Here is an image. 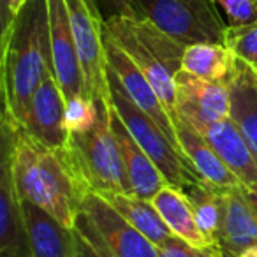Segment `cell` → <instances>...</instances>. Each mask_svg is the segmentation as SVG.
<instances>
[{
  "label": "cell",
  "instance_id": "6da1fadb",
  "mask_svg": "<svg viewBox=\"0 0 257 257\" xmlns=\"http://www.w3.org/2000/svg\"><path fill=\"white\" fill-rule=\"evenodd\" d=\"M2 140L9 145L13 176L22 201L37 204L64 225L74 227L90 189L69 148L46 147L8 118H2Z\"/></svg>",
  "mask_w": 257,
  "mask_h": 257
},
{
  "label": "cell",
  "instance_id": "7a4b0ae2",
  "mask_svg": "<svg viewBox=\"0 0 257 257\" xmlns=\"http://www.w3.org/2000/svg\"><path fill=\"white\" fill-rule=\"evenodd\" d=\"M0 44L2 118L20 125L36 90L53 72L48 0H27L11 27L2 32Z\"/></svg>",
  "mask_w": 257,
  "mask_h": 257
},
{
  "label": "cell",
  "instance_id": "3957f363",
  "mask_svg": "<svg viewBox=\"0 0 257 257\" xmlns=\"http://www.w3.org/2000/svg\"><path fill=\"white\" fill-rule=\"evenodd\" d=\"M104 34L133 58L152 83L173 121H176L175 78L182 71L185 44L169 37L145 18H109L104 22Z\"/></svg>",
  "mask_w": 257,
  "mask_h": 257
},
{
  "label": "cell",
  "instance_id": "277c9868",
  "mask_svg": "<svg viewBox=\"0 0 257 257\" xmlns=\"http://www.w3.org/2000/svg\"><path fill=\"white\" fill-rule=\"evenodd\" d=\"M67 148L90 192L102 197L131 194L118 141L111 131L109 102H99V118L90 131L69 134Z\"/></svg>",
  "mask_w": 257,
  "mask_h": 257
},
{
  "label": "cell",
  "instance_id": "5b68a950",
  "mask_svg": "<svg viewBox=\"0 0 257 257\" xmlns=\"http://www.w3.org/2000/svg\"><path fill=\"white\" fill-rule=\"evenodd\" d=\"M107 76H109V106L116 111L138 145L157 164L168 183L185 189L187 185L196 182L199 176L190 168L180 148L162 131L161 125L131 100L121 83L109 69Z\"/></svg>",
  "mask_w": 257,
  "mask_h": 257
},
{
  "label": "cell",
  "instance_id": "8992f818",
  "mask_svg": "<svg viewBox=\"0 0 257 257\" xmlns=\"http://www.w3.org/2000/svg\"><path fill=\"white\" fill-rule=\"evenodd\" d=\"M138 15L178 43L224 44L227 23L211 0H136Z\"/></svg>",
  "mask_w": 257,
  "mask_h": 257
},
{
  "label": "cell",
  "instance_id": "52a82bcc",
  "mask_svg": "<svg viewBox=\"0 0 257 257\" xmlns=\"http://www.w3.org/2000/svg\"><path fill=\"white\" fill-rule=\"evenodd\" d=\"M74 227L109 257H159V246L97 192L85 196Z\"/></svg>",
  "mask_w": 257,
  "mask_h": 257
},
{
  "label": "cell",
  "instance_id": "ba28073f",
  "mask_svg": "<svg viewBox=\"0 0 257 257\" xmlns=\"http://www.w3.org/2000/svg\"><path fill=\"white\" fill-rule=\"evenodd\" d=\"M76 50L85 76L86 92L95 100L109 102L104 18L95 0H65Z\"/></svg>",
  "mask_w": 257,
  "mask_h": 257
},
{
  "label": "cell",
  "instance_id": "9c48e42d",
  "mask_svg": "<svg viewBox=\"0 0 257 257\" xmlns=\"http://www.w3.org/2000/svg\"><path fill=\"white\" fill-rule=\"evenodd\" d=\"M175 88L176 116L197 133L231 118V88L227 83L210 81L182 69L175 78Z\"/></svg>",
  "mask_w": 257,
  "mask_h": 257
},
{
  "label": "cell",
  "instance_id": "30bf717a",
  "mask_svg": "<svg viewBox=\"0 0 257 257\" xmlns=\"http://www.w3.org/2000/svg\"><path fill=\"white\" fill-rule=\"evenodd\" d=\"M48 16L53 76L60 85L65 100L78 95H88L65 0H48Z\"/></svg>",
  "mask_w": 257,
  "mask_h": 257
},
{
  "label": "cell",
  "instance_id": "8fae6325",
  "mask_svg": "<svg viewBox=\"0 0 257 257\" xmlns=\"http://www.w3.org/2000/svg\"><path fill=\"white\" fill-rule=\"evenodd\" d=\"M0 257H34L23 203L13 176L9 145L2 140L0 162Z\"/></svg>",
  "mask_w": 257,
  "mask_h": 257
},
{
  "label": "cell",
  "instance_id": "7c38bea8",
  "mask_svg": "<svg viewBox=\"0 0 257 257\" xmlns=\"http://www.w3.org/2000/svg\"><path fill=\"white\" fill-rule=\"evenodd\" d=\"M20 125L46 147H67L69 133L65 127V97L53 72H50L36 90L25 118Z\"/></svg>",
  "mask_w": 257,
  "mask_h": 257
},
{
  "label": "cell",
  "instance_id": "4fadbf2b",
  "mask_svg": "<svg viewBox=\"0 0 257 257\" xmlns=\"http://www.w3.org/2000/svg\"><path fill=\"white\" fill-rule=\"evenodd\" d=\"M104 39H106L107 69L118 78V81L121 83V86H123V90L127 92V95L131 97V100H133L138 107H141L145 113L150 114V116L161 125L162 131L168 134L169 140L178 147L175 121H173L171 114H169L168 109L164 107L162 100L159 99L157 92L154 90L152 83L148 81L147 76L141 72V69L134 64L133 58L128 57L120 46H116L113 41L107 39L106 34H104Z\"/></svg>",
  "mask_w": 257,
  "mask_h": 257
},
{
  "label": "cell",
  "instance_id": "5bb4252c",
  "mask_svg": "<svg viewBox=\"0 0 257 257\" xmlns=\"http://www.w3.org/2000/svg\"><path fill=\"white\" fill-rule=\"evenodd\" d=\"M111 113V131L118 141V148L121 154V162H123L127 182L131 187V194L141 197V199L152 201L155 194L168 185V180L161 173L150 155L138 145L134 136L128 133V128L121 121V118L116 114V111L109 106Z\"/></svg>",
  "mask_w": 257,
  "mask_h": 257
},
{
  "label": "cell",
  "instance_id": "9a60e30c",
  "mask_svg": "<svg viewBox=\"0 0 257 257\" xmlns=\"http://www.w3.org/2000/svg\"><path fill=\"white\" fill-rule=\"evenodd\" d=\"M175 127L180 150L199 178L225 190L241 189L243 183L239 182V178L218 157L217 152L208 145L203 134H199L189 123H185L182 118H176Z\"/></svg>",
  "mask_w": 257,
  "mask_h": 257
},
{
  "label": "cell",
  "instance_id": "2e32d148",
  "mask_svg": "<svg viewBox=\"0 0 257 257\" xmlns=\"http://www.w3.org/2000/svg\"><path fill=\"white\" fill-rule=\"evenodd\" d=\"M253 243H257V213L243 187L224 190V213L218 234L222 257H238Z\"/></svg>",
  "mask_w": 257,
  "mask_h": 257
},
{
  "label": "cell",
  "instance_id": "e0dca14e",
  "mask_svg": "<svg viewBox=\"0 0 257 257\" xmlns=\"http://www.w3.org/2000/svg\"><path fill=\"white\" fill-rule=\"evenodd\" d=\"M34 257H74L76 232L30 201H22Z\"/></svg>",
  "mask_w": 257,
  "mask_h": 257
},
{
  "label": "cell",
  "instance_id": "ac0fdd59",
  "mask_svg": "<svg viewBox=\"0 0 257 257\" xmlns=\"http://www.w3.org/2000/svg\"><path fill=\"white\" fill-rule=\"evenodd\" d=\"M199 134L238 176L243 187L257 185V161L231 118L201 128Z\"/></svg>",
  "mask_w": 257,
  "mask_h": 257
},
{
  "label": "cell",
  "instance_id": "d6986e66",
  "mask_svg": "<svg viewBox=\"0 0 257 257\" xmlns=\"http://www.w3.org/2000/svg\"><path fill=\"white\" fill-rule=\"evenodd\" d=\"M231 88V120L257 161V74L252 65L236 60Z\"/></svg>",
  "mask_w": 257,
  "mask_h": 257
},
{
  "label": "cell",
  "instance_id": "ffe728a7",
  "mask_svg": "<svg viewBox=\"0 0 257 257\" xmlns=\"http://www.w3.org/2000/svg\"><path fill=\"white\" fill-rule=\"evenodd\" d=\"M152 203L157 208L162 220L166 222V225L173 234L192 243V245L208 246L206 238H204V234L201 232L199 225L196 222V215H194L190 199L187 197L185 190L182 187L168 183L155 194Z\"/></svg>",
  "mask_w": 257,
  "mask_h": 257
},
{
  "label": "cell",
  "instance_id": "44dd1931",
  "mask_svg": "<svg viewBox=\"0 0 257 257\" xmlns=\"http://www.w3.org/2000/svg\"><path fill=\"white\" fill-rule=\"evenodd\" d=\"M236 60V55L225 44L199 43L185 48L182 69L199 78L229 85L234 76Z\"/></svg>",
  "mask_w": 257,
  "mask_h": 257
},
{
  "label": "cell",
  "instance_id": "7402d4cb",
  "mask_svg": "<svg viewBox=\"0 0 257 257\" xmlns=\"http://www.w3.org/2000/svg\"><path fill=\"white\" fill-rule=\"evenodd\" d=\"M104 199L109 201L111 206L154 245H162L169 236H173L152 201L141 199L134 194H111Z\"/></svg>",
  "mask_w": 257,
  "mask_h": 257
},
{
  "label": "cell",
  "instance_id": "603a6c76",
  "mask_svg": "<svg viewBox=\"0 0 257 257\" xmlns=\"http://www.w3.org/2000/svg\"><path fill=\"white\" fill-rule=\"evenodd\" d=\"M183 190L190 199L194 215H196V222L199 225L201 232L204 234V238H206L208 245L218 248V234H220L222 213H224L225 189L211 185V183L204 182L203 178H197L196 182L187 185Z\"/></svg>",
  "mask_w": 257,
  "mask_h": 257
},
{
  "label": "cell",
  "instance_id": "cb8c5ba5",
  "mask_svg": "<svg viewBox=\"0 0 257 257\" xmlns=\"http://www.w3.org/2000/svg\"><path fill=\"white\" fill-rule=\"evenodd\" d=\"M99 102L90 95H78L65 100V127L69 134L86 133L99 118Z\"/></svg>",
  "mask_w": 257,
  "mask_h": 257
},
{
  "label": "cell",
  "instance_id": "d4e9b609",
  "mask_svg": "<svg viewBox=\"0 0 257 257\" xmlns=\"http://www.w3.org/2000/svg\"><path fill=\"white\" fill-rule=\"evenodd\" d=\"M224 44L236 55V58L253 67L257 64V23L243 27H227Z\"/></svg>",
  "mask_w": 257,
  "mask_h": 257
},
{
  "label": "cell",
  "instance_id": "484cf974",
  "mask_svg": "<svg viewBox=\"0 0 257 257\" xmlns=\"http://www.w3.org/2000/svg\"><path fill=\"white\" fill-rule=\"evenodd\" d=\"M222 11L227 27H243L257 23V0H211Z\"/></svg>",
  "mask_w": 257,
  "mask_h": 257
},
{
  "label": "cell",
  "instance_id": "4316f807",
  "mask_svg": "<svg viewBox=\"0 0 257 257\" xmlns=\"http://www.w3.org/2000/svg\"><path fill=\"white\" fill-rule=\"evenodd\" d=\"M159 257H222V253L215 246H197L173 234L159 245Z\"/></svg>",
  "mask_w": 257,
  "mask_h": 257
},
{
  "label": "cell",
  "instance_id": "83f0119b",
  "mask_svg": "<svg viewBox=\"0 0 257 257\" xmlns=\"http://www.w3.org/2000/svg\"><path fill=\"white\" fill-rule=\"evenodd\" d=\"M95 4L102 15L104 22L109 18H116V16L140 18L136 0H95Z\"/></svg>",
  "mask_w": 257,
  "mask_h": 257
},
{
  "label": "cell",
  "instance_id": "f1b7e54d",
  "mask_svg": "<svg viewBox=\"0 0 257 257\" xmlns=\"http://www.w3.org/2000/svg\"><path fill=\"white\" fill-rule=\"evenodd\" d=\"M76 232V252L74 257H109L104 250H100L99 246H95L88 238L81 234L78 229L74 227Z\"/></svg>",
  "mask_w": 257,
  "mask_h": 257
},
{
  "label": "cell",
  "instance_id": "f546056e",
  "mask_svg": "<svg viewBox=\"0 0 257 257\" xmlns=\"http://www.w3.org/2000/svg\"><path fill=\"white\" fill-rule=\"evenodd\" d=\"M27 0H2V32L11 27Z\"/></svg>",
  "mask_w": 257,
  "mask_h": 257
},
{
  "label": "cell",
  "instance_id": "4dcf8cb0",
  "mask_svg": "<svg viewBox=\"0 0 257 257\" xmlns=\"http://www.w3.org/2000/svg\"><path fill=\"white\" fill-rule=\"evenodd\" d=\"M243 192H245L248 203L252 204V208L257 213V185H250V187H243Z\"/></svg>",
  "mask_w": 257,
  "mask_h": 257
},
{
  "label": "cell",
  "instance_id": "1f68e13d",
  "mask_svg": "<svg viewBox=\"0 0 257 257\" xmlns=\"http://www.w3.org/2000/svg\"><path fill=\"white\" fill-rule=\"evenodd\" d=\"M238 257H257V243H253L248 248H245Z\"/></svg>",
  "mask_w": 257,
  "mask_h": 257
},
{
  "label": "cell",
  "instance_id": "d6a6232c",
  "mask_svg": "<svg viewBox=\"0 0 257 257\" xmlns=\"http://www.w3.org/2000/svg\"><path fill=\"white\" fill-rule=\"evenodd\" d=\"M253 71H255V74H257V64H255V65H253Z\"/></svg>",
  "mask_w": 257,
  "mask_h": 257
}]
</instances>
